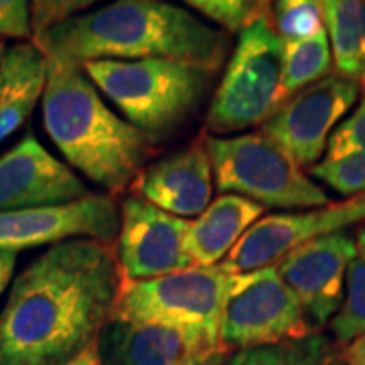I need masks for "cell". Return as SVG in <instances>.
<instances>
[{
  "label": "cell",
  "mask_w": 365,
  "mask_h": 365,
  "mask_svg": "<svg viewBox=\"0 0 365 365\" xmlns=\"http://www.w3.org/2000/svg\"><path fill=\"white\" fill-rule=\"evenodd\" d=\"M114 244H53L14 278L0 313V365H61L96 343L122 272Z\"/></svg>",
  "instance_id": "obj_1"
},
{
  "label": "cell",
  "mask_w": 365,
  "mask_h": 365,
  "mask_svg": "<svg viewBox=\"0 0 365 365\" xmlns=\"http://www.w3.org/2000/svg\"><path fill=\"white\" fill-rule=\"evenodd\" d=\"M33 43L47 57L76 66L100 59H170L211 73L222 67L230 47L223 31L165 0H114L43 31Z\"/></svg>",
  "instance_id": "obj_2"
},
{
  "label": "cell",
  "mask_w": 365,
  "mask_h": 365,
  "mask_svg": "<svg viewBox=\"0 0 365 365\" xmlns=\"http://www.w3.org/2000/svg\"><path fill=\"white\" fill-rule=\"evenodd\" d=\"M41 102L43 126L69 169L112 195L134 185L155 140L114 114L81 67L47 57Z\"/></svg>",
  "instance_id": "obj_3"
},
{
  "label": "cell",
  "mask_w": 365,
  "mask_h": 365,
  "mask_svg": "<svg viewBox=\"0 0 365 365\" xmlns=\"http://www.w3.org/2000/svg\"><path fill=\"white\" fill-rule=\"evenodd\" d=\"M79 67L126 122L153 140L195 112L213 79L207 69L170 59H100Z\"/></svg>",
  "instance_id": "obj_4"
},
{
  "label": "cell",
  "mask_w": 365,
  "mask_h": 365,
  "mask_svg": "<svg viewBox=\"0 0 365 365\" xmlns=\"http://www.w3.org/2000/svg\"><path fill=\"white\" fill-rule=\"evenodd\" d=\"M213 182L223 193L246 197L262 207L314 209L329 205L325 189L264 132L203 134Z\"/></svg>",
  "instance_id": "obj_5"
},
{
  "label": "cell",
  "mask_w": 365,
  "mask_h": 365,
  "mask_svg": "<svg viewBox=\"0 0 365 365\" xmlns=\"http://www.w3.org/2000/svg\"><path fill=\"white\" fill-rule=\"evenodd\" d=\"M282 39L270 19L237 33L232 57L209 104L205 126L213 136L264 124L282 104Z\"/></svg>",
  "instance_id": "obj_6"
},
{
  "label": "cell",
  "mask_w": 365,
  "mask_h": 365,
  "mask_svg": "<svg viewBox=\"0 0 365 365\" xmlns=\"http://www.w3.org/2000/svg\"><path fill=\"white\" fill-rule=\"evenodd\" d=\"M242 274L215 266H191L153 280H124L110 319L199 327L220 337V321Z\"/></svg>",
  "instance_id": "obj_7"
},
{
  "label": "cell",
  "mask_w": 365,
  "mask_h": 365,
  "mask_svg": "<svg viewBox=\"0 0 365 365\" xmlns=\"http://www.w3.org/2000/svg\"><path fill=\"white\" fill-rule=\"evenodd\" d=\"M317 333L297 294L276 266L242 274L220 321V341L227 349H254Z\"/></svg>",
  "instance_id": "obj_8"
},
{
  "label": "cell",
  "mask_w": 365,
  "mask_h": 365,
  "mask_svg": "<svg viewBox=\"0 0 365 365\" xmlns=\"http://www.w3.org/2000/svg\"><path fill=\"white\" fill-rule=\"evenodd\" d=\"M364 86L337 71L288 98L262 124L260 132L280 144L299 167H313L327 150L337 122L361 98Z\"/></svg>",
  "instance_id": "obj_9"
},
{
  "label": "cell",
  "mask_w": 365,
  "mask_h": 365,
  "mask_svg": "<svg viewBox=\"0 0 365 365\" xmlns=\"http://www.w3.org/2000/svg\"><path fill=\"white\" fill-rule=\"evenodd\" d=\"M365 223V195L349 197L302 213L266 215L250 227L222 262L234 274L276 266L288 252L317 237Z\"/></svg>",
  "instance_id": "obj_10"
},
{
  "label": "cell",
  "mask_w": 365,
  "mask_h": 365,
  "mask_svg": "<svg viewBox=\"0 0 365 365\" xmlns=\"http://www.w3.org/2000/svg\"><path fill=\"white\" fill-rule=\"evenodd\" d=\"M102 365H205L225 361L227 347L199 327L108 319L98 339Z\"/></svg>",
  "instance_id": "obj_11"
},
{
  "label": "cell",
  "mask_w": 365,
  "mask_h": 365,
  "mask_svg": "<svg viewBox=\"0 0 365 365\" xmlns=\"http://www.w3.org/2000/svg\"><path fill=\"white\" fill-rule=\"evenodd\" d=\"M189 220L175 217L143 197H126L120 205L116 258L124 280H153L191 268L187 252Z\"/></svg>",
  "instance_id": "obj_12"
},
{
  "label": "cell",
  "mask_w": 365,
  "mask_h": 365,
  "mask_svg": "<svg viewBox=\"0 0 365 365\" xmlns=\"http://www.w3.org/2000/svg\"><path fill=\"white\" fill-rule=\"evenodd\" d=\"M120 232V207L108 195L45 207L0 211V252L53 246L66 240L91 237L112 244Z\"/></svg>",
  "instance_id": "obj_13"
},
{
  "label": "cell",
  "mask_w": 365,
  "mask_h": 365,
  "mask_svg": "<svg viewBox=\"0 0 365 365\" xmlns=\"http://www.w3.org/2000/svg\"><path fill=\"white\" fill-rule=\"evenodd\" d=\"M355 256V235L347 230L317 237L288 252L276 264L280 278L297 294L313 327H323L339 313L345 276Z\"/></svg>",
  "instance_id": "obj_14"
},
{
  "label": "cell",
  "mask_w": 365,
  "mask_h": 365,
  "mask_svg": "<svg viewBox=\"0 0 365 365\" xmlns=\"http://www.w3.org/2000/svg\"><path fill=\"white\" fill-rule=\"evenodd\" d=\"M88 185L29 134L0 157V211L71 203Z\"/></svg>",
  "instance_id": "obj_15"
},
{
  "label": "cell",
  "mask_w": 365,
  "mask_h": 365,
  "mask_svg": "<svg viewBox=\"0 0 365 365\" xmlns=\"http://www.w3.org/2000/svg\"><path fill=\"white\" fill-rule=\"evenodd\" d=\"M136 195L175 217H197L213 193V170L203 136L179 153L144 167L134 181Z\"/></svg>",
  "instance_id": "obj_16"
},
{
  "label": "cell",
  "mask_w": 365,
  "mask_h": 365,
  "mask_svg": "<svg viewBox=\"0 0 365 365\" xmlns=\"http://www.w3.org/2000/svg\"><path fill=\"white\" fill-rule=\"evenodd\" d=\"M47 79V57L33 41L6 45L0 53V143L33 114Z\"/></svg>",
  "instance_id": "obj_17"
},
{
  "label": "cell",
  "mask_w": 365,
  "mask_h": 365,
  "mask_svg": "<svg viewBox=\"0 0 365 365\" xmlns=\"http://www.w3.org/2000/svg\"><path fill=\"white\" fill-rule=\"evenodd\" d=\"M264 213L260 203L225 193L189 223L187 252L193 266H215Z\"/></svg>",
  "instance_id": "obj_18"
},
{
  "label": "cell",
  "mask_w": 365,
  "mask_h": 365,
  "mask_svg": "<svg viewBox=\"0 0 365 365\" xmlns=\"http://www.w3.org/2000/svg\"><path fill=\"white\" fill-rule=\"evenodd\" d=\"M335 71L365 83V0H321Z\"/></svg>",
  "instance_id": "obj_19"
},
{
  "label": "cell",
  "mask_w": 365,
  "mask_h": 365,
  "mask_svg": "<svg viewBox=\"0 0 365 365\" xmlns=\"http://www.w3.org/2000/svg\"><path fill=\"white\" fill-rule=\"evenodd\" d=\"M225 365H347L341 345L321 333L276 345L235 351Z\"/></svg>",
  "instance_id": "obj_20"
},
{
  "label": "cell",
  "mask_w": 365,
  "mask_h": 365,
  "mask_svg": "<svg viewBox=\"0 0 365 365\" xmlns=\"http://www.w3.org/2000/svg\"><path fill=\"white\" fill-rule=\"evenodd\" d=\"M333 53L325 29L309 39L282 41L280 98L287 102L294 93L331 73Z\"/></svg>",
  "instance_id": "obj_21"
},
{
  "label": "cell",
  "mask_w": 365,
  "mask_h": 365,
  "mask_svg": "<svg viewBox=\"0 0 365 365\" xmlns=\"http://www.w3.org/2000/svg\"><path fill=\"white\" fill-rule=\"evenodd\" d=\"M329 327L337 345H347L365 335V223L355 234V256L345 276L343 304Z\"/></svg>",
  "instance_id": "obj_22"
},
{
  "label": "cell",
  "mask_w": 365,
  "mask_h": 365,
  "mask_svg": "<svg viewBox=\"0 0 365 365\" xmlns=\"http://www.w3.org/2000/svg\"><path fill=\"white\" fill-rule=\"evenodd\" d=\"M268 19L282 41L309 39L325 29L321 0H272Z\"/></svg>",
  "instance_id": "obj_23"
},
{
  "label": "cell",
  "mask_w": 365,
  "mask_h": 365,
  "mask_svg": "<svg viewBox=\"0 0 365 365\" xmlns=\"http://www.w3.org/2000/svg\"><path fill=\"white\" fill-rule=\"evenodd\" d=\"M311 175L347 199L365 195V153L325 157L311 167Z\"/></svg>",
  "instance_id": "obj_24"
},
{
  "label": "cell",
  "mask_w": 365,
  "mask_h": 365,
  "mask_svg": "<svg viewBox=\"0 0 365 365\" xmlns=\"http://www.w3.org/2000/svg\"><path fill=\"white\" fill-rule=\"evenodd\" d=\"M197 13L211 19L227 33H240L252 23L266 19L272 0H185Z\"/></svg>",
  "instance_id": "obj_25"
},
{
  "label": "cell",
  "mask_w": 365,
  "mask_h": 365,
  "mask_svg": "<svg viewBox=\"0 0 365 365\" xmlns=\"http://www.w3.org/2000/svg\"><path fill=\"white\" fill-rule=\"evenodd\" d=\"M345 153H365V91H361L355 112L331 132L327 143V157Z\"/></svg>",
  "instance_id": "obj_26"
},
{
  "label": "cell",
  "mask_w": 365,
  "mask_h": 365,
  "mask_svg": "<svg viewBox=\"0 0 365 365\" xmlns=\"http://www.w3.org/2000/svg\"><path fill=\"white\" fill-rule=\"evenodd\" d=\"M29 2H31L33 37H35L71 16L83 14V11H88L98 0H29Z\"/></svg>",
  "instance_id": "obj_27"
},
{
  "label": "cell",
  "mask_w": 365,
  "mask_h": 365,
  "mask_svg": "<svg viewBox=\"0 0 365 365\" xmlns=\"http://www.w3.org/2000/svg\"><path fill=\"white\" fill-rule=\"evenodd\" d=\"M0 39L33 41L29 0H0Z\"/></svg>",
  "instance_id": "obj_28"
},
{
  "label": "cell",
  "mask_w": 365,
  "mask_h": 365,
  "mask_svg": "<svg viewBox=\"0 0 365 365\" xmlns=\"http://www.w3.org/2000/svg\"><path fill=\"white\" fill-rule=\"evenodd\" d=\"M341 353L347 365H365V335L347 345H341Z\"/></svg>",
  "instance_id": "obj_29"
},
{
  "label": "cell",
  "mask_w": 365,
  "mask_h": 365,
  "mask_svg": "<svg viewBox=\"0 0 365 365\" xmlns=\"http://www.w3.org/2000/svg\"><path fill=\"white\" fill-rule=\"evenodd\" d=\"M14 266H16V254L14 252H0V294L9 287L13 278Z\"/></svg>",
  "instance_id": "obj_30"
},
{
  "label": "cell",
  "mask_w": 365,
  "mask_h": 365,
  "mask_svg": "<svg viewBox=\"0 0 365 365\" xmlns=\"http://www.w3.org/2000/svg\"><path fill=\"white\" fill-rule=\"evenodd\" d=\"M61 365H102L100 361V353H98V345L91 343L90 347H86L83 351L78 353L73 359H69L66 364Z\"/></svg>",
  "instance_id": "obj_31"
},
{
  "label": "cell",
  "mask_w": 365,
  "mask_h": 365,
  "mask_svg": "<svg viewBox=\"0 0 365 365\" xmlns=\"http://www.w3.org/2000/svg\"><path fill=\"white\" fill-rule=\"evenodd\" d=\"M205 365H225V361H211V364H205Z\"/></svg>",
  "instance_id": "obj_32"
},
{
  "label": "cell",
  "mask_w": 365,
  "mask_h": 365,
  "mask_svg": "<svg viewBox=\"0 0 365 365\" xmlns=\"http://www.w3.org/2000/svg\"><path fill=\"white\" fill-rule=\"evenodd\" d=\"M4 47H6V45H4V41L0 39V53H2V49H4Z\"/></svg>",
  "instance_id": "obj_33"
},
{
  "label": "cell",
  "mask_w": 365,
  "mask_h": 365,
  "mask_svg": "<svg viewBox=\"0 0 365 365\" xmlns=\"http://www.w3.org/2000/svg\"><path fill=\"white\" fill-rule=\"evenodd\" d=\"M364 91H365V83H364Z\"/></svg>",
  "instance_id": "obj_34"
}]
</instances>
